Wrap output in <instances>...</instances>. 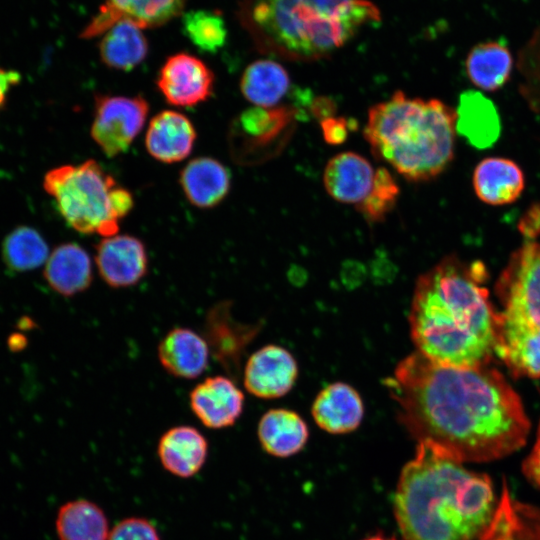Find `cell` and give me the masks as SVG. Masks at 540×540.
<instances>
[{
  "instance_id": "obj_13",
  "label": "cell",
  "mask_w": 540,
  "mask_h": 540,
  "mask_svg": "<svg viewBox=\"0 0 540 540\" xmlns=\"http://www.w3.org/2000/svg\"><path fill=\"white\" fill-rule=\"evenodd\" d=\"M187 0H104L99 11L84 28L81 37L102 35L122 19L137 23L141 28L159 27L179 16Z\"/></svg>"
},
{
  "instance_id": "obj_37",
  "label": "cell",
  "mask_w": 540,
  "mask_h": 540,
  "mask_svg": "<svg viewBox=\"0 0 540 540\" xmlns=\"http://www.w3.org/2000/svg\"><path fill=\"white\" fill-rule=\"evenodd\" d=\"M522 468L526 478L540 488V425L534 447L524 460Z\"/></svg>"
},
{
  "instance_id": "obj_39",
  "label": "cell",
  "mask_w": 540,
  "mask_h": 540,
  "mask_svg": "<svg viewBox=\"0 0 540 540\" xmlns=\"http://www.w3.org/2000/svg\"><path fill=\"white\" fill-rule=\"evenodd\" d=\"M21 80V75L15 70L0 66V110L4 107L10 90Z\"/></svg>"
},
{
  "instance_id": "obj_16",
  "label": "cell",
  "mask_w": 540,
  "mask_h": 540,
  "mask_svg": "<svg viewBox=\"0 0 540 540\" xmlns=\"http://www.w3.org/2000/svg\"><path fill=\"white\" fill-rule=\"evenodd\" d=\"M196 130L184 114L164 110L155 115L145 135V147L154 159L171 164L182 161L192 151Z\"/></svg>"
},
{
  "instance_id": "obj_5",
  "label": "cell",
  "mask_w": 540,
  "mask_h": 540,
  "mask_svg": "<svg viewBox=\"0 0 540 540\" xmlns=\"http://www.w3.org/2000/svg\"><path fill=\"white\" fill-rule=\"evenodd\" d=\"M456 110L438 99L396 91L368 111L364 137L373 156L409 182L436 178L452 162Z\"/></svg>"
},
{
  "instance_id": "obj_14",
  "label": "cell",
  "mask_w": 540,
  "mask_h": 540,
  "mask_svg": "<svg viewBox=\"0 0 540 540\" xmlns=\"http://www.w3.org/2000/svg\"><path fill=\"white\" fill-rule=\"evenodd\" d=\"M244 400L235 382L223 375L205 378L189 394L191 411L210 429L234 425L243 412Z\"/></svg>"
},
{
  "instance_id": "obj_36",
  "label": "cell",
  "mask_w": 540,
  "mask_h": 540,
  "mask_svg": "<svg viewBox=\"0 0 540 540\" xmlns=\"http://www.w3.org/2000/svg\"><path fill=\"white\" fill-rule=\"evenodd\" d=\"M320 123L324 140L327 143L339 145L347 139L351 124L346 118L331 116L321 120Z\"/></svg>"
},
{
  "instance_id": "obj_33",
  "label": "cell",
  "mask_w": 540,
  "mask_h": 540,
  "mask_svg": "<svg viewBox=\"0 0 540 540\" xmlns=\"http://www.w3.org/2000/svg\"><path fill=\"white\" fill-rule=\"evenodd\" d=\"M399 194L400 188L393 175L385 167H379L375 170L369 193L355 208L367 222L379 223L394 209Z\"/></svg>"
},
{
  "instance_id": "obj_31",
  "label": "cell",
  "mask_w": 540,
  "mask_h": 540,
  "mask_svg": "<svg viewBox=\"0 0 540 540\" xmlns=\"http://www.w3.org/2000/svg\"><path fill=\"white\" fill-rule=\"evenodd\" d=\"M2 259L12 272L34 270L47 261L49 247L42 235L32 227L19 226L3 240Z\"/></svg>"
},
{
  "instance_id": "obj_38",
  "label": "cell",
  "mask_w": 540,
  "mask_h": 540,
  "mask_svg": "<svg viewBox=\"0 0 540 540\" xmlns=\"http://www.w3.org/2000/svg\"><path fill=\"white\" fill-rule=\"evenodd\" d=\"M519 229L529 239L540 234V204H535L526 211L519 223Z\"/></svg>"
},
{
  "instance_id": "obj_12",
  "label": "cell",
  "mask_w": 540,
  "mask_h": 540,
  "mask_svg": "<svg viewBox=\"0 0 540 540\" xmlns=\"http://www.w3.org/2000/svg\"><path fill=\"white\" fill-rule=\"evenodd\" d=\"M297 375V363L289 351L278 345H266L248 358L243 383L250 394L274 399L291 390Z\"/></svg>"
},
{
  "instance_id": "obj_30",
  "label": "cell",
  "mask_w": 540,
  "mask_h": 540,
  "mask_svg": "<svg viewBox=\"0 0 540 540\" xmlns=\"http://www.w3.org/2000/svg\"><path fill=\"white\" fill-rule=\"evenodd\" d=\"M55 527L59 540H107L110 532L104 511L86 499L63 504Z\"/></svg>"
},
{
  "instance_id": "obj_28",
  "label": "cell",
  "mask_w": 540,
  "mask_h": 540,
  "mask_svg": "<svg viewBox=\"0 0 540 540\" xmlns=\"http://www.w3.org/2000/svg\"><path fill=\"white\" fill-rule=\"evenodd\" d=\"M291 79L287 70L270 59L250 63L240 79V90L255 106L275 107L288 93Z\"/></svg>"
},
{
  "instance_id": "obj_29",
  "label": "cell",
  "mask_w": 540,
  "mask_h": 540,
  "mask_svg": "<svg viewBox=\"0 0 540 540\" xmlns=\"http://www.w3.org/2000/svg\"><path fill=\"white\" fill-rule=\"evenodd\" d=\"M470 81L484 91L501 88L510 78L513 56L500 41L482 42L471 48L466 62Z\"/></svg>"
},
{
  "instance_id": "obj_10",
  "label": "cell",
  "mask_w": 540,
  "mask_h": 540,
  "mask_svg": "<svg viewBox=\"0 0 540 540\" xmlns=\"http://www.w3.org/2000/svg\"><path fill=\"white\" fill-rule=\"evenodd\" d=\"M213 71L198 57L178 52L161 66L156 84L170 105L193 107L208 100L214 90Z\"/></svg>"
},
{
  "instance_id": "obj_4",
  "label": "cell",
  "mask_w": 540,
  "mask_h": 540,
  "mask_svg": "<svg viewBox=\"0 0 540 540\" xmlns=\"http://www.w3.org/2000/svg\"><path fill=\"white\" fill-rule=\"evenodd\" d=\"M237 17L262 54L311 62L379 23L381 12L370 0H239Z\"/></svg>"
},
{
  "instance_id": "obj_3",
  "label": "cell",
  "mask_w": 540,
  "mask_h": 540,
  "mask_svg": "<svg viewBox=\"0 0 540 540\" xmlns=\"http://www.w3.org/2000/svg\"><path fill=\"white\" fill-rule=\"evenodd\" d=\"M497 502L490 478L428 441L400 473L395 518L403 540H479Z\"/></svg>"
},
{
  "instance_id": "obj_2",
  "label": "cell",
  "mask_w": 540,
  "mask_h": 540,
  "mask_svg": "<svg viewBox=\"0 0 540 540\" xmlns=\"http://www.w3.org/2000/svg\"><path fill=\"white\" fill-rule=\"evenodd\" d=\"M485 269L449 256L419 276L409 324L417 351L441 365H488L496 354L498 312L483 285Z\"/></svg>"
},
{
  "instance_id": "obj_24",
  "label": "cell",
  "mask_w": 540,
  "mask_h": 540,
  "mask_svg": "<svg viewBox=\"0 0 540 540\" xmlns=\"http://www.w3.org/2000/svg\"><path fill=\"white\" fill-rule=\"evenodd\" d=\"M479 540H540V508L511 497L507 486Z\"/></svg>"
},
{
  "instance_id": "obj_42",
  "label": "cell",
  "mask_w": 540,
  "mask_h": 540,
  "mask_svg": "<svg viewBox=\"0 0 540 540\" xmlns=\"http://www.w3.org/2000/svg\"><path fill=\"white\" fill-rule=\"evenodd\" d=\"M363 540H396V539L393 537H386L383 534L379 533V534L367 537Z\"/></svg>"
},
{
  "instance_id": "obj_23",
  "label": "cell",
  "mask_w": 540,
  "mask_h": 540,
  "mask_svg": "<svg viewBox=\"0 0 540 540\" xmlns=\"http://www.w3.org/2000/svg\"><path fill=\"white\" fill-rule=\"evenodd\" d=\"M524 186L522 170L510 159L485 158L478 163L473 173L475 193L486 204H510L520 197Z\"/></svg>"
},
{
  "instance_id": "obj_11",
  "label": "cell",
  "mask_w": 540,
  "mask_h": 540,
  "mask_svg": "<svg viewBox=\"0 0 540 540\" xmlns=\"http://www.w3.org/2000/svg\"><path fill=\"white\" fill-rule=\"evenodd\" d=\"M148 263L144 243L132 235L104 237L95 246L98 273L112 288H128L138 284L148 272Z\"/></svg>"
},
{
  "instance_id": "obj_25",
  "label": "cell",
  "mask_w": 540,
  "mask_h": 540,
  "mask_svg": "<svg viewBox=\"0 0 540 540\" xmlns=\"http://www.w3.org/2000/svg\"><path fill=\"white\" fill-rule=\"evenodd\" d=\"M257 435L265 452L285 458L304 448L309 430L305 421L296 412L277 408L268 410L261 417Z\"/></svg>"
},
{
  "instance_id": "obj_27",
  "label": "cell",
  "mask_w": 540,
  "mask_h": 540,
  "mask_svg": "<svg viewBox=\"0 0 540 540\" xmlns=\"http://www.w3.org/2000/svg\"><path fill=\"white\" fill-rule=\"evenodd\" d=\"M500 119L493 103L477 91H466L456 110V132L471 145L483 149L491 146L500 134Z\"/></svg>"
},
{
  "instance_id": "obj_17",
  "label": "cell",
  "mask_w": 540,
  "mask_h": 540,
  "mask_svg": "<svg viewBox=\"0 0 540 540\" xmlns=\"http://www.w3.org/2000/svg\"><path fill=\"white\" fill-rule=\"evenodd\" d=\"M374 175L375 170L365 157L346 151L327 162L323 183L326 192L337 202L357 205L369 193Z\"/></svg>"
},
{
  "instance_id": "obj_35",
  "label": "cell",
  "mask_w": 540,
  "mask_h": 540,
  "mask_svg": "<svg viewBox=\"0 0 540 540\" xmlns=\"http://www.w3.org/2000/svg\"><path fill=\"white\" fill-rule=\"evenodd\" d=\"M519 66L523 73L540 80V24L520 51Z\"/></svg>"
},
{
  "instance_id": "obj_22",
  "label": "cell",
  "mask_w": 540,
  "mask_h": 540,
  "mask_svg": "<svg viewBox=\"0 0 540 540\" xmlns=\"http://www.w3.org/2000/svg\"><path fill=\"white\" fill-rule=\"evenodd\" d=\"M205 331L204 338L210 353L225 369L237 371L243 349L256 330L252 326L236 323L231 317L228 302H221L208 312Z\"/></svg>"
},
{
  "instance_id": "obj_15",
  "label": "cell",
  "mask_w": 540,
  "mask_h": 540,
  "mask_svg": "<svg viewBox=\"0 0 540 540\" xmlns=\"http://www.w3.org/2000/svg\"><path fill=\"white\" fill-rule=\"evenodd\" d=\"M157 355L168 374L195 379L208 367L210 348L204 336L187 327H175L159 342Z\"/></svg>"
},
{
  "instance_id": "obj_41",
  "label": "cell",
  "mask_w": 540,
  "mask_h": 540,
  "mask_svg": "<svg viewBox=\"0 0 540 540\" xmlns=\"http://www.w3.org/2000/svg\"><path fill=\"white\" fill-rule=\"evenodd\" d=\"M27 345V339L20 333L11 334L8 338V347L12 351H20Z\"/></svg>"
},
{
  "instance_id": "obj_7",
  "label": "cell",
  "mask_w": 540,
  "mask_h": 540,
  "mask_svg": "<svg viewBox=\"0 0 540 540\" xmlns=\"http://www.w3.org/2000/svg\"><path fill=\"white\" fill-rule=\"evenodd\" d=\"M43 187L66 223L82 234L116 235L134 206L131 192L93 159L49 170Z\"/></svg>"
},
{
  "instance_id": "obj_18",
  "label": "cell",
  "mask_w": 540,
  "mask_h": 540,
  "mask_svg": "<svg viewBox=\"0 0 540 540\" xmlns=\"http://www.w3.org/2000/svg\"><path fill=\"white\" fill-rule=\"evenodd\" d=\"M312 416L317 425L328 433H349L362 422L363 401L352 386L335 382L318 393L312 405Z\"/></svg>"
},
{
  "instance_id": "obj_34",
  "label": "cell",
  "mask_w": 540,
  "mask_h": 540,
  "mask_svg": "<svg viewBox=\"0 0 540 540\" xmlns=\"http://www.w3.org/2000/svg\"><path fill=\"white\" fill-rule=\"evenodd\" d=\"M107 540H160L155 526L147 519L129 517L110 529Z\"/></svg>"
},
{
  "instance_id": "obj_26",
  "label": "cell",
  "mask_w": 540,
  "mask_h": 540,
  "mask_svg": "<svg viewBox=\"0 0 540 540\" xmlns=\"http://www.w3.org/2000/svg\"><path fill=\"white\" fill-rule=\"evenodd\" d=\"M98 47L103 64L119 71L136 68L149 51L143 28L128 19L119 20L104 32Z\"/></svg>"
},
{
  "instance_id": "obj_9",
  "label": "cell",
  "mask_w": 540,
  "mask_h": 540,
  "mask_svg": "<svg viewBox=\"0 0 540 540\" xmlns=\"http://www.w3.org/2000/svg\"><path fill=\"white\" fill-rule=\"evenodd\" d=\"M149 104L142 95L95 96L91 137L107 157L127 151L142 130Z\"/></svg>"
},
{
  "instance_id": "obj_40",
  "label": "cell",
  "mask_w": 540,
  "mask_h": 540,
  "mask_svg": "<svg viewBox=\"0 0 540 540\" xmlns=\"http://www.w3.org/2000/svg\"><path fill=\"white\" fill-rule=\"evenodd\" d=\"M335 106L331 99L328 98H317L311 105V112L315 117H318L321 120L334 116Z\"/></svg>"
},
{
  "instance_id": "obj_6",
  "label": "cell",
  "mask_w": 540,
  "mask_h": 540,
  "mask_svg": "<svg viewBox=\"0 0 540 540\" xmlns=\"http://www.w3.org/2000/svg\"><path fill=\"white\" fill-rule=\"evenodd\" d=\"M496 355L517 376L540 377V243L527 242L497 283Z\"/></svg>"
},
{
  "instance_id": "obj_1",
  "label": "cell",
  "mask_w": 540,
  "mask_h": 540,
  "mask_svg": "<svg viewBox=\"0 0 540 540\" xmlns=\"http://www.w3.org/2000/svg\"><path fill=\"white\" fill-rule=\"evenodd\" d=\"M385 384L409 434L463 463L503 458L527 440L530 423L520 397L488 365L446 366L416 351Z\"/></svg>"
},
{
  "instance_id": "obj_19",
  "label": "cell",
  "mask_w": 540,
  "mask_h": 540,
  "mask_svg": "<svg viewBox=\"0 0 540 540\" xmlns=\"http://www.w3.org/2000/svg\"><path fill=\"white\" fill-rule=\"evenodd\" d=\"M157 454L165 470L177 477L189 478L196 475L205 464L208 442L195 427L179 425L162 434Z\"/></svg>"
},
{
  "instance_id": "obj_32",
  "label": "cell",
  "mask_w": 540,
  "mask_h": 540,
  "mask_svg": "<svg viewBox=\"0 0 540 540\" xmlns=\"http://www.w3.org/2000/svg\"><path fill=\"white\" fill-rule=\"evenodd\" d=\"M182 28L189 41L202 52L216 53L226 43L227 27L219 11L190 10L182 17Z\"/></svg>"
},
{
  "instance_id": "obj_21",
  "label": "cell",
  "mask_w": 540,
  "mask_h": 540,
  "mask_svg": "<svg viewBox=\"0 0 540 540\" xmlns=\"http://www.w3.org/2000/svg\"><path fill=\"white\" fill-rule=\"evenodd\" d=\"M179 183L192 205L208 209L219 205L228 195L231 174L218 160L211 157H197L183 167Z\"/></svg>"
},
{
  "instance_id": "obj_20",
  "label": "cell",
  "mask_w": 540,
  "mask_h": 540,
  "mask_svg": "<svg viewBox=\"0 0 540 540\" xmlns=\"http://www.w3.org/2000/svg\"><path fill=\"white\" fill-rule=\"evenodd\" d=\"M43 276L54 292L73 297L86 291L93 281L91 258L77 243L60 244L49 254Z\"/></svg>"
},
{
  "instance_id": "obj_8",
  "label": "cell",
  "mask_w": 540,
  "mask_h": 540,
  "mask_svg": "<svg viewBox=\"0 0 540 540\" xmlns=\"http://www.w3.org/2000/svg\"><path fill=\"white\" fill-rule=\"evenodd\" d=\"M292 107L254 106L232 121L228 142L232 157L241 164H252L270 156L281 147L284 134L296 116Z\"/></svg>"
}]
</instances>
